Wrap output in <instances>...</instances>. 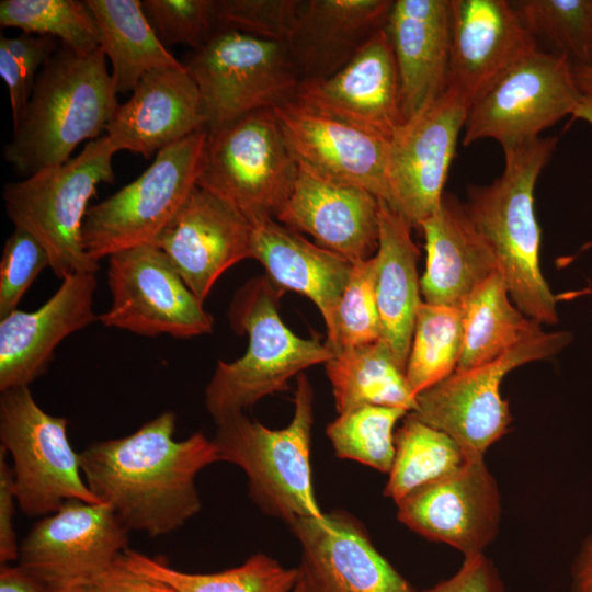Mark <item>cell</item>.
I'll return each mask as SVG.
<instances>
[{
    "label": "cell",
    "instance_id": "obj_1",
    "mask_svg": "<svg viewBox=\"0 0 592 592\" xmlns=\"http://www.w3.org/2000/svg\"><path fill=\"white\" fill-rule=\"evenodd\" d=\"M177 417L164 411L135 432L87 446L80 454L84 481L129 530L151 537L170 534L202 508L197 474L219 462L202 432L174 439Z\"/></svg>",
    "mask_w": 592,
    "mask_h": 592
},
{
    "label": "cell",
    "instance_id": "obj_2",
    "mask_svg": "<svg viewBox=\"0 0 592 592\" xmlns=\"http://www.w3.org/2000/svg\"><path fill=\"white\" fill-rule=\"evenodd\" d=\"M117 106L103 52L61 45L39 71L3 157L23 178L60 166L78 145L102 136Z\"/></svg>",
    "mask_w": 592,
    "mask_h": 592
},
{
    "label": "cell",
    "instance_id": "obj_3",
    "mask_svg": "<svg viewBox=\"0 0 592 592\" xmlns=\"http://www.w3.org/2000/svg\"><path fill=\"white\" fill-rule=\"evenodd\" d=\"M558 137L504 149V169L489 185L473 186L464 209L492 250L514 305L538 323L558 320L556 297L539 266L540 229L535 184Z\"/></svg>",
    "mask_w": 592,
    "mask_h": 592
},
{
    "label": "cell",
    "instance_id": "obj_4",
    "mask_svg": "<svg viewBox=\"0 0 592 592\" xmlns=\"http://www.w3.org/2000/svg\"><path fill=\"white\" fill-rule=\"evenodd\" d=\"M284 292L263 275L235 293L229 322L236 333L248 335V346L234 362L219 360L206 386L205 408L215 424L288 389L292 377L333 356L326 342L300 338L283 322L278 304Z\"/></svg>",
    "mask_w": 592,
    "mask_h": 592
},
{
    "label": "cell",
    "instance_id": "obj_5",
    "mask_svg": "<svg viewBox=\"0 0 592 592\" xmlns=\"http://www.w3.org/2000/svg\"><path fill=\"white\" fill-rule=\"evenodd\" d=\"M312 424L314 390L301 373L296 379L294 414L287 426L272 430L240 413L216 424L212 439L219 462L244 471L249 496L258 508L286 524L298 517L325 516L311 478Z\"/></svg>",
    "mask_w": 592,
    "mask_h": 592
},
{
    "label": "cell",
    "instance_id": "obj_6",
    "mask_svg": "<svg viewBox=\"0 0 592 592\" xmlns=\"http://www.w3.org/2000/svg\"><path fill=\"white\" fill-rule=\"evenodd\" d=\"M116 152L110 138L102 135L65 163L3 186L8 217L42 243L49 269L60 280L99 270V262L84 251L82 225L99 184L114 182Z\"/></svg>",
    "mask_w": 592,
    "mask_h": 592
},
{
    "label": "cell",
    "instance_id": "obj_7",
    "mask_svg": "<svg viewBox=\"0 0 592 592\" xmlns=\"http://www.w3.org/2000/svg\"><path fill=\"white\" fill-rule=\"evenodd\" d=\"M298 167L274 109H262L207 129L196 185L253 225L276 217L293 192Z\"/></svg>",
    "mask_w": 592,
    "mask_h": 592
},
{
    "label": "cell",
    "instance_id": "obj_8",
    "mask_svg": "<svg viewBox=\"0 0 592 592\" xmlns=\"http://www.w3.org/2000/svg\"><path fill=\"white\" fill-rule=\"evenodd\" d=\"M206 138L202 129L166 147L137 179L90 206L82 243L92 260L156 243L197 184Z\"/></svg>",
    "mask_w": 592,
    "mask_h": 592
},
{
    "label": "cell",
    "instance_id": "obj_9",
    "mask_svg": "<svg viewBox=\"0 0 592 592\" xmlns=\"http://www.w3.org/2000/svg\"><path fill=\"white\" fill-rule=\"evenodd\" d=\"M0 441L11 455L15 497L25 515L46 516L69 500L102 503L84 481L68 420L45 412L30 387L1 392Z\"/></svg>",
    "mask_w": 592,
    "mask_h": 592
},
{
    "label": "cell",
    "instance_id": "obj_10",
    "mask_svg": "<svg viewBox=\"0 0 592 592\" xmlns=\"http://www.w3.org/2000/svg\"><path fill=\"white\" fill-rule=\"evenodd\" d=\"M571 340L568 331H542L500 357L455 372L420 392L412 413L448 434L466 460L483 459L485 452L508 432L512 420L509 402L500 394L504 376L521 365L556 355Z\"/></svg>",
    "mask_w": 592,
    "mask_h": 592
},
{
    "label": "cell",
    "instance_id": "obj_11",
    "mask_svg": "<svg viewBox=\"0 0 592 592\" xmlns=\"http://www.w3.org/2000/svg\"><path fill=\"white\" fill-rule=\"evenodd\" d=\"M186 70L200 90L206 129L295 98L299 79L285 43L219 31L194 50Z\"/></svg>",
    "mask_w": 592,
    "mask_h": 592
},
{
    "label": "cell",
    "instance_id": "obj_12",
    "mask_svg": "<svg viewBox=\"0 0 592 592\" xmlns=\"http://www.w3.org/2000/svg\"><path fill=\"white\" fill-rule=\"evenodd\" d=\"M582 95L572 62L537 48L470 106L463 144L490 138L504 150L536 140L544 129L572 115Z\"/></svg>",
    "mask_w": 592,
    "mask_h": 592
},
{
    "label": "cell",
    "instance_id": "obj_13",
    "mask_svg": "<svg viewBox=\"0 0 592 592\" xmlns=\"http://www.w3.org/2000/svg\"><path fill=\"white\" fill-rule=\"evenodd\" d=\"M111 307L98 321L143 337L190 339L210 333L213 317L189 288L166 253L155 244L107 258Z\"/></svg>",
    "mask_w": 592,
    "mask_h": 592
},
{
    "label": "cell",
    "instance_id": "obj_14",
    "mask_svg": "<svg viewBox=\"0 0 592 592\" xmlns=\"http://www.w3.org/2000/svg\"><path fill=\"white\" fill-rule=\"evenodd\" d=\"M128 533L110 505L69 500L31 528L19 565L46 587L95 584L128 548Z\"/></svg>",
    "mask_w": 592,
    "mask_h": 592
},
{
    "label": "cell",
    "instance_id": "obj_15",
    "mask_svg": "<svg viewBox=\"0 0 592 592\" xmlns=\"http://www.w3.org/2000/svg\"><path fill=\"white\" fill-rule=\"evenodd\" d=\"M469 107L458 93L445 88L437 99L403 122L390 139L388 205L411 228H419L441 206Z\"/></svg>",
    "mask_w": 592,
    "mask_h": 592
},
{
    "label": "cell",
    "instance_id": "obj_16",
    "mask_svg": "<svg viewBox=\"0 0 592 592\" xmlns=\"http://www.w3.org/2000/svg\"><path fill=\"white\" fill-rule=\"evenodd\" d=\"M300 545L299 592H415L342 512L287 523Z\"/></svg>",
    "mask_w": 592,
    "mask_h": 592
},
{
    "label": "cell",
    "instance_id": "obj_17",
    "mask_svg": "<svg viewBox=\"0 0 592 592\" xmlns=\"http://www.w3.org/2000/svg\"><path fill=\"white\" fill-rule=\"evenodd\" d=\"M398 519L412 531L453 546L465 557L482 553L498 532L501 503L483 459L466 460L452 474L397 503Z\"/></svg>",
    "mask_w": 592,
    "mask_h": 592
},
{
    "label": "cell",
    "instance_id": "obj_18",
    "mask_svg": "<svg viewBox=\"0 0 592 592\" xmlns=\"http://www.w3.org/2000/svg\"><path fill=\"white\" fill-rule=\"evenodd\" d=\"M536 49L535 36L511 2L451 0L446 88L458 93L469 106Z\"/></svg>",
    "mask_w": 592,
    "mask_h": 592
},
{
    "label": "cell",
    "instance_id": "obj_19",
    "mask_svg": "<svg viewBox=\"0 0 592 592\" xmlns=\"http://www.w3.org/2000/svg\"><path fill=\"white\" fill-rule=\"evenodd\" d=\"M294 99L326 116L390 140L403 122L398 68L386 29L377 31L333 76L300 82Z\"/></svg>",
    "mask_w": 592,
    "mask_h": 592
},
{
    "label": "cell",
    "instance_id": "obj_20",
    "mask_svg": "<svg viewBox=\"0 0 592 592\" xmlns=\"http://www.w3.org/2000/svg\"><path fill=\"white\" fill-rule=\"evenodd\" d=\"M252 230L240 212L196 185L155 246L204 303L224 272L251 258Z\"/></svg>",
    "mask_w": 592,
    "mask_h": 592
},
{
    "label": "cell",
    "instance_id": "obj_21",
    "mask_svg": "<svg viewBox=\"0 0 592 592\" xmlns=\"http://www.w3.org/2000/svg\"><path fill=\"white\" fill-rule=\"evenodd\" d=\"M298 163L390 202V140L326 116L295 99L274 109Z\"/></svg>",
    "mask_w": 592,
    "mask_h": 592
},
{
    "label": "cell",
    "instance_id": "obj_22",
    "mask_svg": "<svg viewBox=\"0 0 592 592\" xmlns=\"http://www.w3.org/2000/svg\"><path fill=\"white\" fill-rule=\"evenodd\" d=\"M95 289L94 273L71 274L38 309L0 318V392L30 387L47 372L60 342L98 321Z\"/></svg>",
    "mask_w": 592,
    "mask_h": 592
},
{
    "label": "cell",
    "instance_id": "obj_23",
    "mask_svg": "<svg viewBox=\"0 0 592 592\" xmlns=\"http://www.w3.org/2000/svg\"><path fill=\"white\" fill-rule=\"evenodd\" d=\"M291 196L276 219L311 235L319 246L352 264L378 248L379 200L371 192L330 179L298 163Z\"/></svg>",
    "mask_w": 592,
    "mask_h": 592
},
{
    "label": "cell",
    "instance_id": "obj_24",
    "mask_svg": "<svg viewBox=\"0 0 592 592\" xmlns=\"http://www.w3.org/2000/svg\"><path fill=\"white\" fill-rule=\"evenodd\" d=\"M202 129H206L203 100L185 67L145 75L132 96L118 104L105 135L117 151L149 159Z\"/></svg>",
    "mask_w": 592,
    "mask_h": 592
},
{
    "label": "cell",
    "instance_id": "obj_25",
    "mask_svg": "<svg viewBox=\"0 0 592 592\" xmlns=\"http://www.w3.org/2000/svg\"><path fill=\"white\" fill-rule=\"evenodd\" d=\"M399 75L402 122L446 88L451 47V0H396L385 26Z\"/></svg>",
    "mask_w": 592,
    "mask_h": 592
},
{
    "label": "cell",
    "instance_id": "obj_26",
    "mask_svg": "<svg viewBox=\"0 0 592 592\" xmlns=\"http://www.w3.org/2000/svg\"><path fill=\"white\" fill-rule=\"evenodd\" d=\"M392 4L390 0H306L285 43L299 83L327 79L346 66L386 26Z\"/></svg>",
    "mask_w": 592,
    "mask_h": 592
},
{
    "label": "cell",
    "instance_id": "obj_27",
    "mask_svg": "<svg viewBox=\"0 0 592 592\" xmlns=\"http://www.w3.org/2000/svg\"><path fill=\"white\" fill-rule=\"evenodd\" d=\"M419 228L426 250L420 278L425 303L460 308L478 286L498 272L492 250L454 198L443 196L440 208Z\"/></svg>",
    "mask_w": 592,
    "mask_h": 592
},
{
    "label": "cell",
    "instance_id": "obj_28",
    "mask_svg": "<svg viewBox=\"0 0 592 592\" xmlns=\"http://www.w3.org/2000/svg\"><path fill=\"white\" fill-rule=\"evenodd\" d=\"M252 226L251 258L265 267V275L278 287L308 297L322 315L328 333L353 264L274 218Z\"/></svg>",
    "mask_w": 592,
    "mask_h": 592
},
{
    "label": "cell",
    "instance_id": "obj_29",
    "mask_svg": "<svg viewBox=\"0 0 592 592\" xmlns=\"http://www.w3.org/2000/svg\"><path fill=\"white\" fill-rule=\"evenodd\" d=\"M419 255L410 225L379 200V237L374 254L376 303L382 339L405 373L417 312L422 303L417 270Z\"/></svg>",
    "mask_w": 592,
    "mask_h": 592
},
{
    "label": "cell",
    "instance_id": "obj_30",
    "mask_svg": "<svg viewBox=\"0 0 592 592\" xmlns=\"http://www.w3.org/2000/svg\"><path fill=\"white\" fill-rule=\"evenodd\" d=\"M100 31V49L112 64L117 94L133 92L150 71L185 69L161 43L147 20L141 0H87Z\"/></svg>",
    "mask_w": 592,
    "mask_h": 592
},
{
    "label": "cell",
    "instance_id": "obj_31",
    "mask_svg": "<svg viewBox=\"0 0 592 592\" xmlns=\"http://www.w3.org/2000/svg\"><path fill=\"white\" fill-rule=\"evenodd\" d=\"M460 309L463 349L455 372L489 363L543 331L514 305L499 272L478 286Z\"/></svg>",
    "mask_w": 592,
    "mask_h": 592
},
{
    "label": "cell",
    "instance_id": "obj_32",
    "mask_svg": "<svg viewBox=\"0 0 592 592\" xmlns=\"http://www.w3.org/2000/svg\"><path fill=\"white\" fill-rule=\"evenodd\" d=\"M339 414L363 406L412 412L417 397L383 340L339 351L325 364Z\"/></svg>",
    "mask_w": 592,
    "mask_h": 592
},
{
    "label": "cell",
    "instance_id": "obj_33",
    "mask_svg": "<svg viewBox=\"0 0 592 592\" xmlns=\"http://www.w3.org/2000/svg\"><path fill=\"white\" fill-rule=\"evenodd\" d=\"M121 559L132 570L163 582L175 592H293L298 581L297 568H285L262 553L237 567L210 573L177 570L129 548Z\"/></svg>",
    "mask_w": 592,
    "mask_h": 592
},
{
    "label": "cell",
    "instance_id": "obj_34",
    "mask_svg": "<svg viewBox=\"0 0 592 592\" xmlns=\"http://www.w3.org/2000/svg\"><path fill=\"white\" fill-rule=\"evenodd\" d=\"M466 462L458 444L409 412L395 433V456L384 493L396 503Z\"/></svg>",
    "mask_w": 592,
    "mask_h": 592
},
{
    "label": "cell",
    "instance_id": "obj_35",
    "mask_svg": "<svg viewBox=\"0 0 592 592\" xmlns=\"http://www.w3.org/2000/svg\"><path fill=\"white\" fill-rule=\"evenodd\" d=\"M463 335L460 308L421 303L406 366V378L415 397L455 373Z\"/></svg>",
    "mask_w": 592,
    "mask_h": 592
},
{
    "label": "cell",
    "instance_id": "obj_36",
    "mask_svg": "<svg viewBox=\"0 0 592 592\" xmlns=\"http://www.w3.org/2000/svg\"><path fill=\"white\" fill-rule=\"evenodd\" d=\"M0 25L50 36L79 54L100 49V31L87 0H1Z\"/></svg>",
    "mask_w": 592,
    "mask_h": 592
},
{
    "label": "cell",
    "instance_id": "obj_37",
    "mask_svg": "<svg viewBox=\"0 0 592 592\" xmlns=\"http://www.w3.org/2000/svg\"><path fill=\"white\" fill-rule=\"evenodd\" d=\"M409 412L401 408L363 406L341 413L327 426L338 457L389 473L395 456L396 423Z\"/></svg>",
    "mask_w": 592,
    "mask_h": 592
},
{
    "label": "cell",
    "instance_id": "obj_38",
    "mask_svg": "<svg viewBox=\"0 0 592 592\" xmlns=\"http://www.w3.org/2000/svg\"><path fill=\"white\" fill-rule=\"evenodd\" d=\"M526 29L543 36L573 66L592 65V0L511 2Z\"/></svg>",
    "mask_w": 592,
    "mask_h": 592
},
{
    "label": "cell",
    "instance_id": "obj_39",
    "mask_svg": "<svg viewBox=\"0 0 592 592\" xmlns=\"http://www.w3.org/2000/svg\"><path fill=\"white\" fill-rule=\"evenodd\" d=\"M375 275L374 257L353 264L337 307L333 327L327 333L326 344L333 354L382 339Z\"/></svg>",
    "mask_w": 592,
    "mask_h": 592
},
{
    "label": "cell",
    "instance_id": "obj_40",
    "mask_svg": "<svg viewBox=\"0 0 592 592\" xmlns=\"http://www.w3.org/2000/svg\"><path fill=\"white\" fill-rule=\"evenodd\" d=\"M143 11L161 43L197 50L219 31L218 0H141Z\"/></svg>",
    "mask_w": 592,
    "mask_h": 592
},
{
    "label": "cell",
    "instance_id": "obj_41",
    "mask_svg": "<svg viewBox=\"0 0 592 592\" xmlns=\"http://www.w3.org/2000/svg\"><path fill=\"white\" fill-rule=\"evenodd\" d=\"M306 0H218L221 30L286 43Z\"/></svg>",
    "mask_w": 592,
    "mask_h": 592
},
{
    "label": "cell",
    "instance_id": "obj_42",
    "mask_svg": "<svg viewBox=\"0 0 592 592\" xmlns=\"http://www.w3.org/2000/svg\"><path fill=\"white\" fill-rule=\"evenodd\" d=\"M45 267H50L45 248L32 234L14 226L0 259V318L18 309Z\"/></svg>",
    "mask_w": 592,
    "mask_h": 592
},
{
    "label": "cell",
    "instance_id": "obj_43",
    "mask_svg": "<svg viewBox=\"0 0 592 592\" xmlns=\"http://www.w3.org/2000/svg\"><path fill=\"white\" fill-rule=\"evenodd\" d=\"M423 592H504V587L492 562L480 553L465 557L453 577Z\"/></svg>",
    "mask_w": 592,
    "mask_h": 592
},
{
    "label": "cell",
    "instance_id": "obj_44",
    "mask_svg": "<svg viewBox=\"0 0 592 592\" xmlns=\"http://www.w3.org/2000/svg\"><path fill=\"white\" fill-rule=\"evenodd\" d=\"M8 453L0 446V562L19 559L20 544L14 531L15 503L14 478L11 465L7 460Z\"/></svg>",
    "mask_w": 592,
    "mask_h": 592
},
{
    "label": "cell",
    "instance_id": "obj_45",
    "mask_svg": "<svg viewBox=\"0 0 592 592\" xmlns=\"http://www.w3.org/2000/svg\"><path fill=\"white\" fill-rule=\"evenodd\" d=\"M0 46L14 57L27 80L33 84L44 65L58 49L55 38L23 32L13 37L1 36Z\"/></svg>",
    "mask_w": 592,
    "mask_h": 592
},
{
    "label": "cell",
    "instance_id": "obj_46",
    "mask_svg": "<svg viewBox=\"0 0 592 592\" xmlns=\"http://www.w3.org/2000/svg\"><path fill=\"white\" fill-rule=\"evenodd\" d=\"M95 585L99 592H175L166 583L132 570L121 557Z\"/></svg>",
    "mask_w": 592,
    "mask_h": 592
},
{
    "label": "cell",
    "instance_id": "obj_47",
    "mask_svg": "<svg viewBox=\"0 0 592 592\" xmlns=\"http://www.w3.org/2000/svg\"><path fill=\"white\" fill-rule=\"evenodd\" d=\"M46 585L21 565H2L0 592H44Z\"/></svg>",
    "mask_w": 592,
    "mask_h": 592
},
{
    "label": "cell",
    "instance_id": "obj_48",
    "mask_svg": "<svg viewBox=\"0 0 592 592\" xmlns=\"http://www.w3.org/2000/svg\"><path fill=\"white\" fill-rule=\"evenodd\" d=\"M571 578V592H592V532L573 561Z\"/></svg>",
    "mask_w": 592,
    "mask_h": 592
},
{
    "label": "cell",
    "instance_id": "obj_49",
    "mask_svg": "<svg viewBox=\"0 0 592 592\" xmlns=\"http://www.w3.org/2000/svg\"><path fill=\"white\" fill-rule=\"evenodd\" d=\"M577 86L582 94L592 95V65L573 66Z\"/></svg>",
    "mask_w": 592,
    "mask_h": 592
},
{
    "label": "cell",
    "instance_id": "obj_50",
    "mask_svg": "<svg viewBox=\"0 0 592 592\" xmlns=\"http://www.w3.org/2000/svg\"><path fill=\"white\" fill-rule=\"evenodd\" d=\"M572 116L589 123L592 126V95L583 94Z\"/></svg>",
    "mask_w": 592,
    "mask_h": 592
},
{
    "label": "cell",
    "instance_id": "obj_51",
    "mask_svg": "<svg viewBox=\"0 0 592 592\" xmlns=\"http://www.w3.org/2000/svg\"><path fill=\"white\" fill-rule=\"evenodd\" d=\"M44 592H99L95 584H73L64 587H47Z\"/></svg>",
    "mask_w": 592,
    "mask_h": 592
},
{
    "label": "cell",
    "instance_id": "obj_52",
    "mask_svg": "<svg viewBox=\"0 0 592 592\" xmlns=\"http://www.w3.org/2000/svg\"><path fill=\"white\" fill-rule=\"evenodd\" d=\"M293 592H299V591H298V589H297V587H296V588L294 589V591H293Z\"/></svg>",
    "mask_w": 592,
    "mask_h": 592
}]
</instances>
